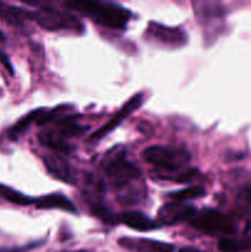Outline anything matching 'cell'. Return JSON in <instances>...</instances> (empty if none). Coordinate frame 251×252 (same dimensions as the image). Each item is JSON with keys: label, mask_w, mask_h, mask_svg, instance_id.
I'll return each mask as SVG.
<instances>
[{"label": "cell", "mask_w": 251, "mask_h": 252, "mask_svg": "<svg viewBox=\"0 0 251 252\" xmlns=\"http://www.w3.org/2000/svg\"><path fill=\"white\" fill-rule=\"evenodd\" d=\"M197 211L192 206H184V204L171 202L165 206L159 212V224L165 225H172V224L181 223V221L192 219L196 216Z\"/></svg>", "instance_id": "8"}, {"label": "cell", "mask_w": 251, "mask_h": 252, "mask_svg": "<svg viewBox=\"0 0 251 252\" xmlns=\"http://www.w3.org/2000/svg\"><path fill=\"white\" fill-rule=\"evenodd\" d=\"M65 6L90 17L93 21L101 26L112 30L125 29L130 17L129 10L112 2L75 0V1L65 2Z\"/></svg>", "instance_id": "1"}, {"label": "cell", "mask_w": 251, "mask_h": 252, "mask_svg": "<svg viewBox=\"0 0 251 252\" xmlns=\"http://www.w3.org/2000/svg\"><path fill=\"white\" fill-rule=\"evenodd\" d=\"M147 32L152 38L157 39V42L165 44V46L180 47L186 42V34L184 31H181L180 29L155 24V22H150Z\"/></svg>", "instance_id": "7"}, {"label": "cell", "mask_w": 251, "mask_h": 252, "mask_svg": "<svg viewBox=\"0 0 251 252\" xmlns=\"http://www.w3.org/2000/svg\"><path fill=\"white\" fill-rule=\"evenodd\" d=\"M122 248L132 252H172L174 245L167 243H161L157 240L142 238H122L118 240Z\"/></svg>", "instance_id": "10"}, {"label": "cell", "mask_w": 251, "mask_h": 252, "mask_svg": "<svg viewBox=\"0 0 251 252\" xmlns=\"http://www.w3.org/2000/svg\"><path fill=\"white\" fill-rule=\"evenodd\" d=\"M143 103V94H137L133 97H130V100L118 111L117 115H115L112 117V120L110 122H107L106 125H103L102 127L98 130H96L93 135H91L90 140H100L102 139L105 135H107L108 133L112 132L116 127L121 125L130 113H133L134 111H137L140 107V105Z\"/></svg>", "instance_id": "6"}, {"label": "cell", "mask_w": 251, "mask_h": 252, "mask_svg": "<svg viewBox=\"0 0 251 252\" xmlns=\"http://www.w3.org/2000/svg\"><path fill=\"white\" fill-rule=\"evenodd\" d=\"M43 162L54 179L69 185L75 184V172L65 158L59 155H47L43 158Z\"/></svg>", "instance_id": "9"}, {"label": "cell", "mask_w": 251, "mask_h": 252, "mask_svg": "<svg viewBox=\"0 0 251 252\" xmlns=\"http://www.w3.org/2000/svg\"><path fill=\"white\" fill-rule=\"evenodd\" d=\"M218 249L221 252H240L251 249L250 240H235V239H221L218 244Z\"/></svg>", "instance_id": "18"}, {"label": "cell", "mask_w": 251, "mask_h": 252, "mask_svg": "<svg viewBox=\"0 0 251 252\" xmlns=\"http://www.w3.org/2000/svg\"><path fill=\"white\" fill-rule=\"evenodd\" d=\"M34 204H36V208L38 209H61V211L69 212V213H76V208L73 202L61 193L39 197L38 199L34 201Z\"/></svg>", "instance_id": "12"}, {"label": "cell", "mask_w": 251, "mask_h": 252, "mask_svg": "<svg viewBox=\"0 0 251 252\" xmlns=\"http://www.w3.org/2000/svg\"><path fill=\"white\" fill-rule=\"evenodd\" d=\"M0 197L10 203L17 204V206H29V204L34 203V199L30 198L29 196H25L21 192L16 191L11 187L4 186V185H0Z\"/></svg>", "instance_id": "16"}, {"label": "cell", "mask_w": 251, "mask_h": 252, "mask_svg": "<svg viewBox=\"0 0 251 252\" xmlns=\"http://www.w3.org/2000/svg\"><path fill=\"white\" fill-rule=\"evenodd\" d=\"M118 219H120L121 223L126 224L128 228L134 229L137 231H152L160 228L159 223L137 211L122 212L118 216Z\"/></svg>", "instance_id": "11"}, {"label": "cell", "mask_w": 251, "mask_h": 252, "mask_svg": "<svg viewBox=\"0 0 251 252\" xmlns=\"http://www.w3.org/2000/svg\"><path fill=\"white\" fill-rule=\"evenodd\" d=\"M197 172L198 171H197L196 169H186L176 175L167 174V175H159V176H161L162 179L165 180H171V181L177 182V184H185V182L191 181L193 177H196Z\"/></svg>", "instance_id": "20"}, {"label": "cell", "mask_w": 251, "mask_h": 252, "mask_svg": "<svg viewBox=\"0 0 251 252\" xmlns=\"http://www.w3.org/2000/svg\"><path fill=\"white\" fill-rule=\"evenodd\" d=\"M71 252H79V251H71Z\"/></svg>", "instance_id": "25"}, {"label": "cell", "mask_w": 251, "mask_h": 252, "mask_svg": "<svg viewBox=\"0 0 251 252\" xmlns=\"http://www.w3.org/2000/svg\"><path fill=\"white\" fill-rule=\"evenodd\" d=\"M5 41V34L2 33L1 31H0V43H1V42H4Z\"/></svg>", "instance_id": "24"}, {"label": "cell", "mask_w": 251, "mask_h": 252, "mask_svg": "<svg viewBox=\"0 0 251 252\" xmlns=\"http://www.w3.org/2000/svg\"><path fill=\"white\" fill-rule=\"evenodd\" d=\"M206 193L203 187L194 186V187H188V189H180V191L172 192V193L169 194L170 198L172 199V202H176V203H180V202L188 201V199H194L199 198L203 194Z\"/></svg>", "instance_id": "17"}, {"label": "cell", "mask_w": 251, "mask_h": 252, "mask_svg": "<svg viewBox=\"0 0 251 252\" xmlns=\"http://www.w3.org/2000/svg\"><path fill=\"white\" fill-rule=\"evenodd\" d=\"M0 62H1L2 64H4L5 68H6L7 70H9V73L12 75V74H14V70H12V65H11V64H10L9 58H7V57L5 56L4 53H1V52H0Z\"/></svg>", "instance_id": "22"}, {"label": "cell", "mask_w": 251, "mask_h": 252, "mask_svg": "<svg viewBox=\"0 0 251 252\" xmlns=\"http://www.w3.org/2000/svg\"><path fill=\"white\" fill-rule=\"evenodd\" d=\"M191 225L207 235L229 236L236 233V225L229 217L214 209H203L191 219Z\"/></svg>", "instance_id": "3"}, {"label": "cell", "mask_w": 251, "mask_h": 252, "mask_svg": "<svg viewBox=\"0 0 251 252\" xmlns=\"http://www.w3.org/2000/svg\"><path fill=\"white\" fill-rule=\"evenodd\" d=\"M105 171L111 181L116 187L123 189L125 186H129L132 182H135L142 177L139 169L137 166L126 160L122 153H117L112 158H108L106 162Z\"/></svg>", "instance_id": "4"}, {"label": "cell", "mask_w": 251, "mask_h": 252, "mask_svg": "<svg viewBox=\"0 0 251 252\" xmlns=\"http://www.w3.org/2000/svg\"><path fill=\"white\" fill-rule=\"evenodd\" d=\"M12 12H14V6H9V5L0 1V17H2L7 22H10V20L12 17Z\"/></svg>", "instance_id": "21"}, {"label": "cell", "mask_w": 251, "mask_h": 252, "mask_svg": "<svg viewBox=\"0 0 251 252\" xmlns=\"http://www.w3.org/2000/svg\"><path fill=\"white\" fill-rule=\"evenodd\" d=\"M142 155L143 159L148 164L167 174H174L176 170L181 169L189 161V154L186 150L172 149V148L160 147V145L147 148L142 153Z\"/></svg>", "instance_id": "2"}, {"label": "cell", "mask_w": 251, "mask_h": 252, "mask_svg": "<svg viewBox=\"0 0 251 252\" xmlns=\"http://www.w3.org/2000/svg\"><path fill=\"white\" fill-rule=\"evenodd\" d=\"M236 208L240 213L251 216V185L240 189L236 197Z\"/></svg>", "instance_id": "19"}, {"label": "cell", "mask_w": 251, "mask_h": 252, "mask_svg": "<svg viewBox=\"0 0 251 252\" xmlns=\"http://www.w3.org/2000/svg\"><path fill=\"white\" fill-rule=\"evenodd\" d=\"M44 112H46V110H43V108H38V110L31 111L29 115H26L25 117H22L21 120H20L19 122L14 126V127H11V129H10V132H9L10 139L16 140L17 138H19L20 135H21L22 133H24L25 130H26L27 128L32 125V123H37L38 118L41 117Z\"/></svg>", "instance_id": "14"}, {"label": "cell", "mask_w": 251, "mask_h": 252, "mask_svg": "<svg viewBox=\"0 0 251 252\" xmlns=\"http://www.w3.org/2000/svg\"><path fill=\"white\" fill-rule=\"evenodd\" d=\"M57 129H58L59 137H74L79 135L85 130V127L79 125L78 121L74 117H64L58 121L57 123Z\"/></svg>", "instance_id": "15"}, {"label": "cell", "mask_w": 251, "mask_h": 252, "mask_svg": "<svg viewBox=\"0 0 251 252\" xmlns=\"http://www.w3.org/2000/svg\"><path fill=\"white\" fill-rule=\"evenodd\" d=\"M38 140L42 145L56 150L59 154H69L71 153V145H69L63 138L54 135L51 132H42L38 134Z\"/></svg>", "instance_id": "13"}, {"label": "cell", "mask_w": 251, "mask_h": 252, "mask_svg": "<svg viewBox=\"0 0 251 252\" xmlns=\"http://www.w3.org/2000/svg\"><path fill=\"white\" fill-rule=\"evenodd\" d=\"M36 21L38 22L39 26L49 31H56L61 29L74 30V31L83 30V25L76 21L75 17L53 9L39 10L36 14Z\"/></svg>", "instance_id": "5"}, {"label": "cell", "mask_w": 251, "mask_h": 252, "mask_svg": "<svg viewBox=\"0 0 251 252\" xmlns=\"http://www.w3.org/2000/svg\"><path fill=\"white\" fill-rule=\"evenodd\" d=\"M179 252H201V251L197 250V249H193V248H182Z\"/></svg>", "instance_id": "23"}]
</instances>
